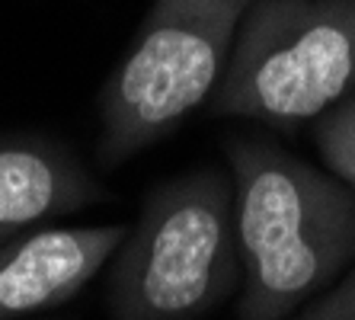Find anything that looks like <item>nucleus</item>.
<instances>
[{
  "instance_id": "nucleus-1",
  "label": "nucleus",
  "mask_w": 355,
  "mask_h": 320,
  "mask_svg": "<svg viewBox=\"0 0 355 320\" xmlns=\"http://www.w3.org/2000/svg\"><path fill=\"white\" fill-rule=\"evenodd\" d=\"M243 260L237 320H288L355 266V196L269 141H227Z\"/></svg>"
},
{
  "instance_id": "nucleus-2",
  "label": "nucleus",
  "mask_w": 355,
  "mask_h": 320,
  "mask_svg": "<svg viewBox=\"0 0 355 320\" xmlns=\"http://www.w3.org/2000/svg\"><path fill=\"white\" fill-rule=\"evenodd\" d=\"M240 282L234 180L218 167H196L144 196L109 266V317L198 320Z\"/></svg>"
},
{
  "instance_id": "nucleus-3",
  "label": "nucleus",
  "mask_w": 355,
  "mask_h": 320,
  "mask_svg": "<svg viewBox=\"0 0 355 320\" xmlns=\"http://www.w3.org/2000/svg\"><path fill=\"white\" fill-rule=\"evenodd\" d=\"M257 0H154L99 90L103 173L173 135L224 77L237 29Z\"/></svg>"
},
{
  "instance_id": "nucleus-4",
  "label": "nucleus",
  "mask_w": 355,
  "mask_h": 320,
  "mask_svg": "<svg viewBox=\"0 0 355 320\" xmlns=\"http://www.w3.org/2000/svg\"><path fill=\"white\" fill-rule=\"evenodd\" d=\"M355 96V0H257L211 112L295 128Z\"/></svg>"
},
{
  "instance_id": "nucleus-5",
  "label": "nucleus",
  "mask_w": 355,
  "mask_h": 320,
  "mask_svg": "<svg viewBox=\"0 0 355 320\" xmlns=\"http://www.w3.org/2000/svg\"><path fill=\"white\" fill-rule=\"evenodd\" d=\"M128 224H39L0 246V320L61 308L112 263Z\"/></svg>"
},
{
  "instance_id": "nucleus-6",
  "label": "nucleus",
  "mask_w": 355,
  "mask_h": 320,
  "mask_svg": "<svg viewBox=\"0 0 355 320\" xmlns=\"http://www.w3.org/2000/svg\"><path fill=\"white\" fill-rule=\"evenodd\" d=\"M112 192L71 144L51 135H0V246Z\"/></svg>"
},
{
  "instance_id": "nucleus-7",
  "label": "nucleus",
  "mask_w": 355,
  "mask_h": 320,
  "mask_svg": "<svg viewBox=\"0 0 355 320\" xmlns=\"http://www.w3.org/2000/svg\"><path fill=\"white\" fill-rule=\"evenodd\" d=\"M314 141L327 170L355 196V96L317 119Z\"/></svg>"
},
{
  "instance_id": "nucleus-8",
  "label": "nucleus",
  "mask_w": 355,
  "mask_h": 320,
  "mask_svg": "<svg viewBox=\"0 0 355 320\" xmlns=\"http://www.w3.org/2000/svg\"><path fill=\"white\" fill-rule=\"evenodd\" d=\"M295 320H355V266H349L330 288H323L304 308H297Z\"/></svg>"
}]
</instances>
